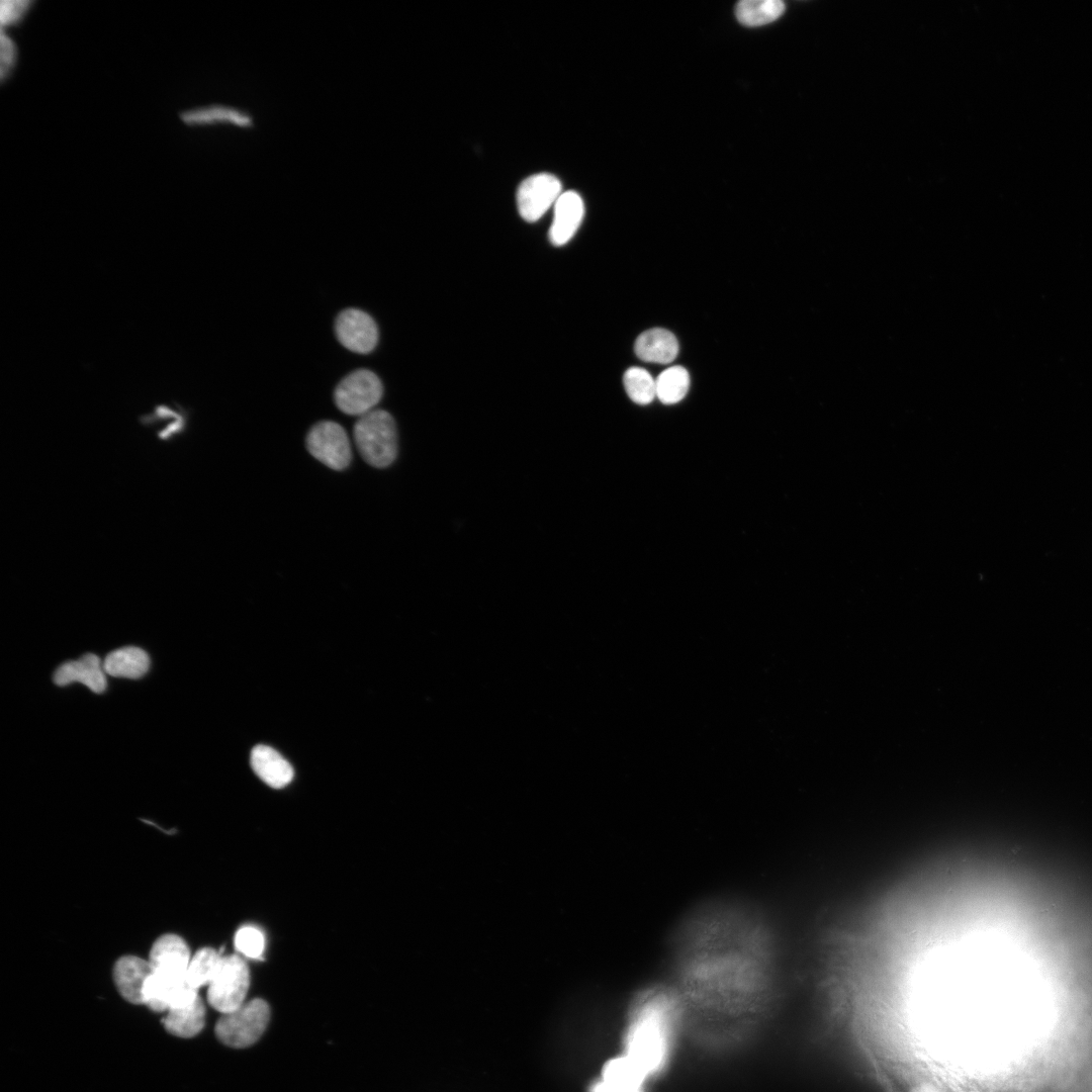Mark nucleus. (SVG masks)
<instances>
[{"instance_id": "f257e3e1", "label": "nucleus", "mask_w": 1092, "mask_h": 1092, "mask_svg": "<svg viewBox=\"0 0 1092 1092\" xmlns=\"http://www.w3.org/2000/svg\"><path fill=\"white\" fill-rule=\"evenodd\" d=\"M780 954L768 912L753 902L721 897L690 909L667 943L684 1021L707 1044L737 1042L768 1014Z\"/></svg>"}, {"instance_id": "f03ea898", "label": "nucleus", "mask_w": 1092, "mask_h": 1092, "mask_svg": "<svg viewBox=\"0 0 1092 1092\" xmlns=\"http://www.w3.org/2000/svg\"><path fill=\"white\" fill-rule=\"evenodd\" d=\"M681 1022L682 1007L670 984L648 986L634 998L622 1056L647 1082L666 1068Z\"/></svg>"}, {"instance_id": "7ed1b4c3", "label": "nucleus", "mask_w": 1092, "mask_h": 1092, "mask_svg": "<svg viewBox=\"0 0 1092 1092\" xmlns=\"http://www.w3.org/2000/svg\"><path fill=\"white\" fill-rule=\"evenodd\" d=\"M353 438L363 460L376 468H385L397 456V431L392 416L375 408L358 418Z\"/></svg>"}, {"instance_id": "20e7f679", "label": "nucleus", "mask_w": 1092, "mask_h": 1092, "mask_svg": "<svg viewBox=\"0 0 1092 1092\" xmlns=\"http://www.w3.org/2000/svg\"><path fill=\"white\" fill-rule=\"evenodd\" d=\"M270 1019V1007L262 999L245 1002L234 1011L223 1013L214 1032L223 1044L244 1049L254 1044L264 1033Z\"/></svg>"}, {"instance_id": "39448f33", "label": "nucleus", "mask_w": 1092, "mask_h": 1092, "mask_svg": "<svg viewBox=\"0 0 1092 1092\" xmlns=\"http://www.w3.org/2000/svg\"><path fill=\"white\" fill-rule=\"evenodd\" d=\"M249 985V968L242 957H222L207 985V1001L221 1014L234 1011L245 1003Z\"/></svg>"}, {"instance_id": "423d86ee", "label": "nucleus", "mask_w": 1092, "mask_h": 1092, "mask_svg": "<svg viewBox=\"0 0 1092 1092\" xmlns=\"http://www.w3.org/2000/svg\"><path fill=\"white\" fill-rule=\"evenodd\" d=\"M383 394L380 378L369 369H357L347 374L334 390L337 407L358 418L375 410Z\"/></svg>"}, {"instance_id": "0eeeda50", "label": "nucleus", "mask_w": 1092, "mask_h": 1092, "mask_svg": "<svg viewBox=\"0 0 1092 1092\" xmlns=\"http://www.w3.org/2000/svg\"><path fill=\"white\" fill-rule=\"evenodd\" d=\"M306 449L333 470H344L352 461L351 443L345 429L334 421H321L308 431Z\"/></svg>"}, {"instance_id": "6e6552de", "label": "nucleus", "mask_w": 1092, "mask_h": 1092, "mask_svg": "<svg viewBox=\"0 0 1092 1092\" xmlns=\"http://www.w3.org/2000/svg\"><path fill=\"white\" fill-rule=\"evenodd\" d=\"M559 179L550 173H539L526 178L517 192L520 215L527 221L538 220L561 195Z\"/></svg>"}, {"instance_id": "1a4fd4ad", "label": "nucleus", "mask_w": 1092, "mask_h": 1092, "mask_svg": "<svg viewBox=\"0 0 1092 1092\" xmlns=\"http://www.w3.org/2000/svg\"><path fill=\"white\" fill-rule=\"evenodd\" d=\"M335 334L342 346L358 354L372 352L379 338L374 318L366 311L354 307L346 308L337 315Z\"/></svg>"}, {"instance_id": "9d476101", "label": "nucleus", "mask_w": 1092, "mask_h": 1092, "mask_svg": "<svg viewBox=\"0 0 1092 1092\" xmlns=\"http://www.w3.org/2000/svg\"><path fill=\"white\" fill-rule=\"evenodd\" d=\"M105 674L100 658L87 653L79 659L61 664L54 672L53 680L58 686L81 682L93 693L101 694L106 689Z\"/></svg>"}, {"instance_id": "9b49d317", "label": "nucleus", "mask_w": 1092, "mask_h": 1092, "mask_svg": "<svg viewBox=\"0 0 1092 1092\" xmlns=\"http://www.w3.org/2000/svg\"><path fill=\"white\" fill-rule=\"evenodd\" d=\"M584 214L581 197L574 191L562 192L554 204L549 239L554 246L567 244L579 228Z\"/></svg>"}, {"instance_id": "f8f14e48", "label": "nucleus", "mask_w": 1092, "mask_h": 1092, "mask_svg": "<svg viewBox=\"0 0 1092 1092\" xmlns=\"http://www.w3.org/2000/svg\"><path fill=\"white\" fill-rule=\"evenodd\" d=\"M152 972L149 962L134 956L121 957L113 969L119 994L130 1003L143 1004V988Z\"/></svg>"}, {"instance_id": "ddd939ff", "label": "nucleus", "mask_w": 1092, "mask_h": 1092, "mask_svg": "<svg viewBox=\"0 0 1092 1092\" xmlns=\"http://www.w3.org/2000/svg\"><path fill=\"white\" fill-rule=\"evenodd\" d=\"M179 118L188 126L214 124H232L243 128L254 126V119L249 112L223 104H210L185 109L179 112Z\"/></svg>"}, {"instance_id": "4468645a", "label": "nucleus", "mask_w": 1092, "mask_h": 1092, "mask_svg": "<svg viewBox=\"0 0 1092 1092\" xmlns=\"http://www.w3.org/2000/svg\"><path fill=\"white\" fill-rule=\"evenodd\" d=\"M648 1082L623 1057L610 1060L590 1092H646Z\"/></svg>"}, {"instance_id": "2eb2a0df", "label": "nucleus", "mask_w": 1092, "mask_h": 1092, "mask_svg": "<svg viewBox=\"0 0 1092 1092\" xmlns=\"http://www.w3.org/2000/svg\"><path fill=\"white\" fill-rule=\"evenodd\" d=\"M190 959L189 948L180 936L165 934L154 942L148 962L153 971L186 975Z\"/></svg>"}, {"instance_id": "dca6fc26", "label": "nucleus", "mask_w": 1092, "mask_h": 1092, "mask_svg": "<svg viewBox=\"0 0 1092 1092\" xmlns=\"http://www.w3.org/2000/svg\"><path fill=\"white\" fill-rule=\"evenodd\" d=\"M251 765L255 774L268 786L280 789L293 779L291 764L275 749L257 745L251 752Z\"/></svg>"}, {"instance_id": "f3484780", "label": "nucleus", "mask_w": 1092, "mask_h": 1092, "mask_svg": "<svg viewBox=\"0 0 1092 1092\" xmlns=\"http://www.w3.org/2000/svg\"><path fill=\"white\" fill-rule=\"evenodd\" d=\"M634 350L637 357L643 361L668 364L678 353V343L671 332L654 328L639 335Z\"/></svg>"}, {"instance_id": "a211bd4d", "label": "nucleus", "mask_w": 1092, "mask_h": 1092, "mask_svg": "<svg viewBox=\"0 0 1092 1092\" xmlns=\"http://www.w3.org/2000/svg\"><path fill=\"white\" fill-rule=\"evenodd\" d=\"M165 1029L172 1035L179 1037H192L197 1035L204 1027L205 1007L200 996L193 1002L171 1009L163 1017Z\"/></svg>"}, {"instance_id": "6ab92c4d", "label": "nucleus", "mask_w": 1092, "mask_h": 1092, "mask_svg": "<svg viewBox=\"0 0 1092 1092\" xmlns=\"http://www.w3.org/2000/svg\"><path fill=\"white\" fill-rule=\"evenodd\" d=\"M104 670L115 677L140 678L150 667V657L142 648L126 646L110 652L104 662Z\"/></svg>"}, {"instance_id": "aec40b11", "label": "nucleus", "mask_w": 1092, "mask_h": 1092, "mask_svg": "<svg viewBox=\"0 0 1092 1092\" xmlns=\"http://www.w3.org/2000/svg\"><path fill=\"white\" fill-rule=\"evenodd\" d=\"M784 11L785 3L781 0H742L735 7L738 21L747 26L770 23Z\"/></svg>"}, {"instance_id": "412c9836", "label": "nucleus", "mask_w": 1092, "mask_h": 1092, "mask_svg": "<svg viewBox=\"0 0 1092 1092\" xmlns=\"http://www.w3.org/2000/svg\"><path fill=\"white\" fill-rule=\"evenodd\" d=\"M656 397L665 404L680 401L690 387L689 372L681 366H671L655 379Z\"/></svg>"}, {"instance_id": "4be33fe9", "label": "nucleus", "mask_w": 1092, "mask_h": 1092, "mask_svg": "<svg viewBox=\"0 0 1092 1092\" xmlns=\"http://www.w3.org/2000/svg\"><path fill=\"white\" fill-rule=\"evenodd\" d=\"M221 958L219 952L210 947H204L196 951L190 959L186 972L189 984L197 990L208 985L219 966Z\"/></svg>"}, {"instance_id": "5701e85b", "label": "nucleus", "mask_w": 1092, "mask_h": 1092, "mask_svg": "<svg viewBox=\"0 0 1092 1092\" xmlns=\"http://www.w3.org/2000/svg\"><path fill=\"white\" fill-rule=\"evenodd\" d=\"M623 383L628 396L638 404H648L656 397L655 379L643 368L626 370Z\"/></svg>"}, {"instance_id": "b1692460", "label": "nucleus", "mask_w": 1092, "mask_h": 1092, "mask_svg": "<svg viewBox=\"0 0 1092 1092\" xmlns=\"http://www.w3.org/2000/svg\"><path fill=\"white\" fill-rule=\"evenodd\" d=\"M235 946L241 954L258 960L262 957L265 948L264 934L255 926H243L235 935Z\"/></svg>"}, {"instance_id": "393cba45", "label": "nucleus", "mask_w": 1092, "mask_h": 1092, "mask_svg": "<svg viewBox=\"0 0 1092 1092\" xmlns=\"http://www.w3.org/2000/svg\"><path fill=\"white\" fill-rule=\"evenodd\" d=\"M34 0H2L0 3L1 29L16 26L31 10Z\"/></svg>"}, {"instance_id": "a878e982", "label": "nucleus", "mask_w": 1092, "mask_h": 1092, "mask_svg": "<svg viewBox=\"0 0 1092 1092\" xmlns=\"http://www.w3.org/2000/svg\"><path fill=\"white\" fill-rule=\"evenodd\" d=\"M18 61L16 41L5 31L0 34V79L5 82L13 74Z\"/></svg>"}, {"instance_id": "bb28decb", "label": "nucleus", "mask_w": 1092, "mask_h": 1092, "mask_svg": "<svg viewBox=\"0 0 1092 1092\" xmlns=\"http://www.w3.org/2000/svg\"><path fill=\"white\" fill-rule=\"evenodd\" d=\"M910 1092H941L936 1086L930 1083H920L914 1086Z\"/></svg>"}]
</instances>
